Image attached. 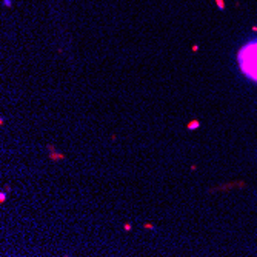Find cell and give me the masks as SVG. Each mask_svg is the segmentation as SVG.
Returning a JSON list of instances; mask_svg holds the SVG:
<instances>
[{
    "label": "cell",
    "instance_id": "6da1fadb",
    "mask_svg": "<svg viewBox=\"0 0 257 257\" xmlns=\"http://www.w3.org/2000/svg\"><path fill=\"white\" fill-rule=\"evenodd\" d=\"M239 62L243 72L248 77L257 80V43H249L245 49L240 51Z\"/></svg>",
    "mask_w": 257,
    "mask_h": 257
}]
</instances>
